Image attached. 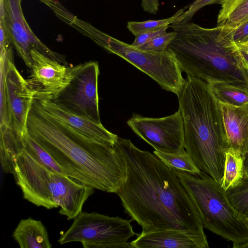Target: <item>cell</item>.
Listing matches in <instances>:
<instances>
[{
  "mask_svg": "<svg viewBox=\"0 0 248 248\" xmlns=\"http://www.w3.org/2000/svg\"><path fill=\"white\" fill-rule=\"evenodd\" d=\"M220 0H195L188 6L174 22V24H182L190 22L194 15L203 7L213 3H218Z\"/></svg>",
  "mask_w": 248,
  "mask_h": 248,
  "instance_id": "26",
  "label": "cell"
},
{
  "mask_svg": "<svg viewBox=\"0 0 248 248\" xmlns=\"http://www.w3.org/2000/svg\"><path fill=\"white\" fill-rule=\"evenodd\" d=\"M245 171L248 170V152L243 156Z\"/></svg>",
  "mask_w": 248,
  "mask_h": 248,
  "instance_id": "32",
  "label": "cell"
},
{
  "mask_svg": "<svg viewBox=\"0 0 248 248\" xmlns=\"http://www.w3.org/2000/svg\"><path fill=\"white\" fill-rule=\"evenodd\" d=\"M244 179L248 180V170L245 171Z\"/></svg>",
  "mask_w": 248,
  "mask_h": 248,
  "instance_id": "33",
  "label": "cell"
},
{
  "mask_svg": "<svg viewBox=\"0 0 248 248\" xmlns=\"http://www.w3.org/2000/svg\"><path fill=\"white\" fill-rule=\"evenodd\" d=\"M21 2L20 0H4V11L0 13V23L26 65L31 67V51L32 48L68 65L64 56L49 49L33 32L24 17Z\"/></svg>",
  "mask_w": 248,
  "mask_h": 248,
  "instance_id": "13",
  "label": "cell"
},
{
  "mask_svg": "<svg viewBox=\"0 0 248 248\" xmlns=\"http://www.w3.org/2000/svg\"><path fill=\"white\" fill-rule=\"evenodd\" d=\"M14 175L25 199L47 209L60 207L59 214L68 220L77 217L94 192L77 179L49 170L24 150L16 158Z\"/></svg>",
  "mask_w": 248,
  "mask_h": 248,
  "instance_id": "5",
  "label": "cell"
},
{
  "mask_svg": "<svg viewBox=\"0 0 248 248\" xmlns=\"http://www.w3.org/2000/svg\"><path fill=\"white\" fill-rule=\"evenodd\" d=\"M185 10L186 8L180 9L173 16L167 18L140 22L129 21L127 28L134 36L141 33L156 31L173 24Z\"/></svg>",
  "mask_w": 248,
  "mask_h": 248,
  "instance_id": "23",
  "label": "cell"
},
{
  "mask_svg": "<svg viewBox=\"0 0 248 248\" xmlns=\"http://www.w3.org/2000/svg\"><path fill=\"white\" fill-rule=\"evenodd\" d=\"M170 27L176 35L167 49L182 72L208 83L225 82L248 90L247 66L229 29L190 22Z\"/></svg>",
  "mask_w": 248,
  "mask_h": 248,
  "instance_id": "3",
  "label": "cell"
},
{
  "mask_svg": "<svg viewBox=\"0 0 248 248\" xmlns=\"http://www.w3.org/2000/svg\"><path fill=\"white\" fill-rule=\"evenodd\" d=\"M219 103L229 147L243 156L248 152V103L241 106Z\"/></svg>",
  "mask_w": 248,
  "mask_h": 248,
  "instance_id": "16",
  "label": "cell"
},
{
  "mask_svg": "<svg viewBox=\"0 0 248 248\" xmlns=\"http://www.w3.org/2000/svg\"><path fill=\"white\" fill-rule=\"evenodd\" d=\"M99 73L97 62L79 64L69 84L53 101L72 112L101 123L98 94Z\"/></svg>",
  "mask_w": 248,
  "mask_h": 248,
  "instance_id": "10",
  "label": "cell"
},
{
  "mask_svg": "<svg viewBox=\"0 0 248 248\" xmlns=\"http://www.w3.org/2000/svg\"><path fill=\"white\" fill-rule=\"evenodd\" d=\"M176 33L173 31L159 35L146 43L137 46L144 50L164 51L167 49L169 44L174 39Z\"/></svg>",
  "mask_w": 248,
  "mask_h": 248,
  "instance_id": "25",
  "label": "cell"
},
{
  "mask_svg": "<svg viewBox=\"0 0 248 248\" xmlns=\"http://www.w3.org/2000/svg\"><path fill=\"white\" fill-rule=\"evenodd\" d=\"M245 220L248 226V216L244 217Z\"/></svg>",
  "mask_w": 248,
  "mask_h": 248,
  "instance_id": "34",
  "label": "cell"
},
{
  "mask_svg": "<svg viewBox=\"0 0 248 248\" xmlns=\"http://www.w3.org/2000/svg\"><path fill=\"white\" fill-rule=\"evenodd\" d=\"M175 171L196 206L203 228L233 243L248 240L244 217L232 204L220 183L203 171L197 174Z\"/></svg>",
  "mask_w": 248,
  "mask_h": 248,
  "instance_id": "6",
  "label": "cell"
},
{
  "mask_svg": "<svg viewBox=\"0 0 248 248\" xmlns=\"http://www.w3.org/2000/svg\"><path fill=\"white\" fill-rule=\"evenodd\" d=\"M217 100L233 106H241L248 103V90L225 82L208 83Z\"/></svg>",
  "mask_w": 248,
  "mask_h": 248,
  "instance_id": "20",
  "label": "cell"
},
{
  "mask_svg": "<svg viewBox=\"0 0 248 248\" xmlns=\"http://www.w3.org/2000/svg\"><path fill=\"white\" fill-rule=\"evenodd\" d=\"M127 124L155 151L167 153H181L186 151L184 123L179 109L173 114L161 118L133 114Z\"/></svg>",
  "mask_w": 248,
  "mask_h": 248,
  "instance_id": "11",
  "label": "cell"
},
{
  "mask_svg": "<svg viewBox=\"0 0 248 248\" xmlns=\"http://www.w3.org/2000/svg\"><path fill=\"white\" fill-rule=\"evenodd\" d=\"M31 71L27 80L34 99L55 100L69 84L79 64H63L35 48L31 50Z\"/></svg>",
  "mask_w": 248,
  "mask_h": 248,
  "instance_id": "12",
  "label": "cell"
},
{
  "mask_svg": "<svg viewBox=\"0 0 248 248\" xmlns=\"http://www.w3.org/2000/svg\"><path fill=\"white\" fill-rule=\"evenodd\" d=\"M178 98L186 151L202 171L221 184L229 147L219 101L208 83L189 75Z\"/></svg>",
  "mask_w": 248,
  "mask_h": 248,
  "instance_id": "4",
  "label": "cell"
},
{
  "mask_svg": "<svg viewBox=\"0 0 248 248\" xmlns=\"http://www.w3.org/2000/svg\"><path fill=\"white\" fill-rule=\"evenodd\" d=\"M0 135L14 134L23 138L34 93L14 64L11 45L0 49Z\"/></svg>",
  "mask_w": 248,
  "mask_h": 248,
  "instance_id": "8",
  "label": "cell"
},
{
  "mask_svg": "<svg viewBox=\"0 0 248 248\" xmlns=\"http://www.w3.org/2000/svg\"><path fill=\"white\" fill-rule=\"evenodd\" d=\"M113 147L126 170L116 194L141 232L170 229L205 235L196 206L174 169L129 139L118 137Z\"/></svg>",
  "mask_w": 248,
  "mask_h": 248,
  "instance_id": "1",
  "label": "cell"
},
{
  "mask_svg": "<svg viewBox=\"0 0 248 248\" xmlns=\"http://www.w3.org/2000/svg\"><path fill=\"white\" fill-rule=\"evenodd\" d=\"M27 131L73 178L109 193H116L124 183L125 163L113 146L55 121L35 99L28 116Z\"/></svg>",
  "mask_w": 248,
  "mask_h": 248,
  "instance_id": "2",
  "label": "cell"
},
{
  "mask_svg": "<svg viewBox=\"0 0 248 248\" xmlns=\"http://www.w3.org/2000/svg\"><path fill=\"white\" fill-rule=\"evenodd\" d=\"M247 70L248 75V65H247Z\"/></svg>",
  "mask_w": 248,
  "mask_h": 248,
  "instance_id": "37",
  "label": "cell"
},
{
  "mask_svg": "<svg viewBox=\"0 0 248 248\" xmlns=\"http://www.w3.org/2000/svg\"><path fill=\"white\" fill-rule=\"evenodd\" d=\"M217 26L232 31L248 20V0H220Z\"/></svg>",
  "mask_w": 248,
  "mask_h": 248,
  "instance_id": "18",
  "label": "cell"
},
{
  "mask_svg": "<svg viewBox=\"0 0 248 248\" xmlns=\"http://www.w3.org/2000/svg\"><path fill=\"white\" fill-rule=\"evenodd\" d=\"M83 34L150 77L162 89L177 96L179 95L186 79L177 62L168 49L164 51L144 50L111 36L90 24L84 28Z\"/></svg>",
  "mask_w": 248,
  "mask_h": 248,
  "instance_id": "7",
  "label": "cell"
},
{
  "mask_svg": "<svg viewBox=\"0 0 248 248\" xmlns=\"http://www.w3.org/2000/svg\"><path fill=\"white\" fill-rule=\"evenodd\" d=\"M21 248H51L47 230L40 221L29 217L21 219L13 233Z\"/></svg>",
  "mask_w": 248,
  "mask_h": 248,
  "instance_id": "17",
  "label": "cell"
},
{
  "mask_svg": "<svg viewBox=\"0 0 248 248\" xmlns=\"http://www.w3.org/2000/svg\"><path fill=\"white\" fill-rule=\"evenodd\" d=\"M231 32L235 43H245L248 38V20Z\"/></svg>",
  "mask_w": 248,
  "mask_h": 248,
  "instance_id": "28",
  "label": "cell"
},
{
  "mask_svg": "<svg viewBox=\"0 0 248 248\" xmlns=\"http://www.w3.org/2000/svg\"><path fill=\"white\" fill-rule=\"evenodd\" d=\"M2 0H0V1H2Z\"/></svg>",
  "mask_w": 248,
  "mask_h": 248,
  "instance_id": "38",
  "label": "cell"
},
{
  "mask_svg": "<svg viewBox=\"0 0 248 248\" xmlns=\"http://www.w3.org/2000/svg\"><path fill=\"white\" fill-rule=\"evenodd\" d=\"M244 158L238 151L229 148L225 153L222 188L227 191L238 186L244 179Z\"/></svg>",
  "mask_w": 248,
  "mask_h": 248,
  "instance_id": "19",
  "label": "cell"
},
{
  "mask_svg": "<svg viewBox=\"0 0 248 248\" xmlns=\"http://www.w3.org/2000/svg\"><path fill=\"white\" fill-rule=\"evenodd\" d=\"M23 141L24 150L37 161L51 170L72 177L29 135L28 131L23 136Z\"/></svg>",
  "mask_w": 248,
  "mask_h": 248,
  "instance_id": "21",
  "label": "cell"
},
{
  "mask_svg": "<svg viewBox=\"0 0 248 248\" xmlns=\"http://www.w3.org/2000/svg\"><path fill=\"white\" fill-rule=\"evenodd\" d=\"M233 248H248V240L241 243H233Z\"/></svg>",
  "mask_w": 248,
  "mask_h": 248,
  "instance_id": "31",
  "label": "cell"
},
{
  "mask_svg": "<svg viewBox=\"0 0 248 248\" xmlns=\"http://www.w3.org/2000/svg\"><path fill=\"white\" fill-rule=\"evenodd\" d=\"M141 6L144 12L155 15L159 10V0H141Z\"/></svg>",
  "mask_w": 248,
  "mask_h": 248,
  "instance_id": "29",
  "label": "cell"
},
{
  "mask_svg": "<svg viewBox=\"0 0 248 248\" xmlns=\"http://www.w3.org/2000/svg\"><path fill=\"white\" fill-rule=\"evenodd\" d=\"M244 43L248 44V38L247 40Z\"/></svg>",
  "mask_w": 248,
  "mask_h": 248,
  "instance_id": "36",
  "label": "cell"
},
{
  "mask_svg": "<svg viewBox=\"0 0 248 248\" xmlns=\"http://www.w3.org/2000/svg\"><path fill=\"white\" fill-rule=\"evenodd\" d=\"M169 27L170 26L165 27L156 31L137 34L135 36V40L131 45L135 46H138L142 45L150 41L153 38L159 35L166 33L167 32L166 31Z\"/></svg>",
  "mask_w": 248,
  "mask_h": 248,
  "instance_id": "27",
  "label": "cell"
},
{
  "mask_svg": "<svg viewBox=\"0 0 248 248\" xmlns=\"http://www.w3.org/2000/svg\"><path fill=\"white\" fill-rule=\"evenodd\" d=\"M235 44L247 66L248 65V44L244 43Z\"/></svg>",
  "mask_w": 248,
  "mask_h": 248,
  "instance_id": "30",
  "label": "cell"
},
{
  "mask_svg": "<svg viewBox=\"0 0 248 248\" xmlns=\"http://www.w3.org/2000/svg\"><path fill=\"white\" fill-rule=\"evenodd\" d=\"M153 153L162 162L175 170L193 174H199L202 171L186 151L181 153H167L155 150Z\"/></svg>",
  "mask_w": 248,
  "mask_h": 248,
  "instance_id": "22",
  "label": "cell"
},
{
  "mask_svg": "<svg viewBox=\"0 0 248 248\" xmlns=\"http://www.w3.org/2000/svg\"><path fill=\"white\" fill-rule=\"evenodd\" d=\"M132 221L81 211L58 241L61 245L80 242L84 248H132L128 242L136 234Z\"/></svg>",
  "mask_w": 248,
  "mask_h": 248,
  "instance_id": "9",
  "label": "cell"
},
{
  "mask_svg": "<svg viewBox=\"0 0 248 248\" xmlns=\"http://www.w3.org/2000/svg\"><path fill=\"white\" fill-rule=\"evenodd\" d=\"M132 248H208L205 235L176 230H161L137 234Z\"/></svg>",
  "mask_w": 248,
  "mask_h": 248,
  "instance_id": "15",
  "label": "cell"
},
{
  "mask_svg": "<svg viewBox=\"0 0 248 248\" xmlns=\"http://www.w3.org/2000/svg\"><path fill=\"white\" fill-rule=\"evenodd\" d=\"M226 193L233 206L244 217L248 216V180L244 179L238 186Z\"/></svg>",
  "mask_w": 248,
  "mask_h": 248,
  "instance_id": "24",
  "label": "cell"
},
{
  "mask_svg": "<svg viewBox=\"0 0 248 248\" xmlns=\"http://www.w3.org/2000/svg\"><path fill=\"white\" fill-rule=\"evenodd\" d=\"M37 101L52 119L91 139L114 146L119 137L101 123L72 112L53 100Z\"/></svg>",
  "mask_w": 248,
  "mask_h": 248,
  "instance_id": "14",
  "label": "cell"
},
{
  "mask_svg": "<svg viewBox=\"0 0 248 248\" xmlns=\"http://www.w3.org/2000/svg\"><path fill=\"white\" fill-rule=\"evenodd\" d=\"M20 0L21 1H22V0ZM40 0L46 4V2L47 0Z\"/></svg>",
  "mask_w": 248,
  "mask_h": 248,
  "instance_id": "35",
  "label": "cell"
}]
</instances>
